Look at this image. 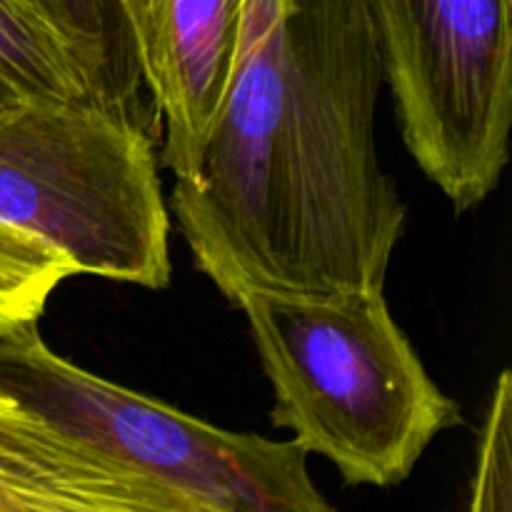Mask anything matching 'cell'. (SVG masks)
Wrapping results in <instances>:
<instances>
[{
    "mask_svg": "<svg viewBox=\"0 0 512 512\" xmlns=\"http://www.w3.org/2000/svg\"><path fill=\"white\" fill-rule=\"evenodd\" d=\"M0 223L75 275L168 288L170 210L148 130L95 100L0 105Z\"/></svg>",
    "mask_w": 512,
    "mask_h": 512,
    "instance_id": "3",
    "label": "cell"
},
{
    "mask_svg": "<svg viewBox=\"0 0 512 512\" xmlns=\"http://www.w3.org/2000/svg\"><path fill=\"white\" fill-rule=\"evenodd\" d=\"M133 35L143 88L163 123L160 163L195 173L238 43L240 0H115Z\"/></svg>",
    "mask_w": 512,
    "mask_h": 512,
    "instance_id": "6",
    "label": "cell"
},
{
    "mask_svg": "<svg viewBox=\"0 0 512 512\" xmlns=\"http://www.w3.org/2000/svg\"><path fill=\"white\" fill-rule=\"evenodd\" d=\"M468 512H512V373L493 388L478 440Z\"/></svg>",
    "mask_w": 512,
    "mask_h": 512,
    "instance_id": "11",
    "label": "cell"
},
{
    "mask_svg": "<svg viewBox=\"0 0 512 512\" xmlns=\"http://www.w3.org/2000/svg\"><path fill=\"white\" fill-rule=\"evenodd\" d=\"M0 512H215L0 393Z\"/></svg>",
    "mask_w": 512,
    "mask_h": 512,
    "instance_id": "7",
    "label": "cell"
},
{
    "mask_svg": "<svg viewBox=\"0 0 512 512\" xmlns=\"http://www.w3.org/2000/svg\"><path fill=\"white\" fill-rule=\"evenodd\" d=\"M368 0H240L233 73L173 215L195 265L245 293L385 288L408 208L378 148Z\"/></svg>",
    "mask_w": 512,
    "mask_h": 512,
    "instance_id": "1",
    "label": "cell"
},
{
    "mask_svg": "<svg viewBox=\"0 0 512 512\" xmlns=\"http://www.w3.org/2000/svg\"><path fill=\"white\" fill-rule=\"evenodd\" d=\"M0 393L215 512H338L295 440L230 433L78 368L38 320L0 323Z\"/></svg>",
    "mask_w": 512,
    "mask_h": 512,
    "instance_id": "4",
    "label": "cell"
},
{
    "mask_svg": "<svg viewBox=\"0 0 512 512\" xmlns=\"http://www.w3.org/2000/svg\"><path fill=\"white\" fill-rule=\"evenodd\" d=\"M235 308L273 388L275 428L330 460L348 485H400L433 440L463 420L393 318L383 288L255 290Z\"/></svg>",
    "mask_w": 512,
    "mask_h": 512,
    "instance_id": "2",
    "label": "cell"
},
{
    "mask_svg": "<svg viewBox=\"0 0 512 512\" xmlns=\"http://www.w3.org/2000/svg\"><path fill=\"white\" fill-rule=\"evenodd\" d=\"M73 275L63 255L0 223V323L40 320L55 288Z\"/></svg>",
    "mask_w": 512,
    "mask_h": 512,
    "instance_id": "10",
    "label": "cell"
},
{
    "mask_svg": "<svg viewBox=\"0 0 512 512\" xmlns=\"http://www.w3.org/2000/svg\"><path fill=\"white\" fill-rule=\"evenodd\" d=\"M83 73L95 103L138 118L140 75L133 35L115 0H30Z\"/></svg>",
    "mask_w": 512,
    "mask_h": 512,
    "instance_id": "8",
    "label": "cell"
},
{
    "mask_svg": "<svg viewBox=\"0 0 512 512\" xmlns=\"http://www.w3.org/2000/svg\"><path fill=\"white\" fill-rule=\"evenodd\" d=\"M405 148L455 210L510 158L512 0H368Z\"/></svg>",
    "mask_w": 512,
    "mask_h": 512,
    "instance_id": "5",
    "label": "cell"
},
{
    "mask_svg": "<svg viewBox=\"0 0 512 512\" xmlns=\"http://www.w3.org/2000/svg\"><path fill=\"white\" fill-rule=\"evenodd\" d=\"M8 100H15V95L10 93V90L5 88V85H0V105H3V103H8Z\"/></svg>",
    "mask_w": 512,
    "mask_h": 512,
    "instance_id": "12",
    "label": "cell"
},
{
    "mask_svg": "<svg viewBox=\"0 0 512 512\" xmlns=\"http://www.w3.org/2000/svg\"><path fill=\"white\" fill-rule=\"evenodd\" d=\"M0 85L15 98L93 100L73 55L30 0H0Z\"/></svg>",
    "mask_w": 512,
    "mask_h": 512,
    "instance_id": "9",
    "label": "cell"
}]
</instances>
